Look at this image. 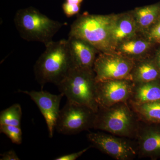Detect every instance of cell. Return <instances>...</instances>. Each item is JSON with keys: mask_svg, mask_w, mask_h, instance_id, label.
I'll return each instance as SVG.
<instances>
[{"mask_svg": "<svg viewBox=\"0 0 160 160\" xmlns=\"http://www.w3.org/2000/svg\"><path fill=\"white\" fill-rule=\"evenodd\" d=\"M96 112L87 107L67 100L60 110L55 129L64 135L77 134L93 128Z\"/></svg>", "mask_w": 160, "mask_h": 160, "instance_id": "cell-5", "label": "cell"}, {"mask_svg": "<svg viewBox=\"0 0 160 160\" xmlns=\"http://www.w3.org/2000/svg\"><path fill=\"white\" fill-rule=\"evenodd\" d=\"M96 85L93 69L72 67L57 86L67 100L87 106L97 113L99 105L97 100Z\"/></svg>", "mask_w": 160, "mask_h": 160, "instance_id": "cell-3", "label": "cell"}, {"mask_svg": "<svg viewBox=\"0 0 160 160\" xmlns=\"http://www.w3.org/2000/svg\"><path fill=\"white\" fill-rule=\"evenodd\" d=\"M157 44L139 33L117 46L115 52L134 62L152 54Z\"/></svg>", "mask_w": 160, "mask_h": 160, "instance_id": "cell-11", "label": "cell"}, {"mask_svg": "<svg viewBox=\"0 0 160 160\" xmlns=\"http://www.w3.org/2000/svg\"><path fill=\"white\" fill-rule=\"evenodd\" d=\"M34 66L35 78L42 88L51 83L57 86L73 67L67 40L52 41Z\"/></svg>", "mask_w": 160, "mask_h": 160, "instance_id": "cell-1", "label": "cell"}, {"mask_svg": "<svg viewBox=\"0 0 160 160\" xmlns=\"http://www.w3.org/2000/svg\"><path fill=\"white\" fill-rule=\"evenodd\" d=\"M139 33L146 36L160 19V2L131 10Z\"/></svg>", "mask_w": 160, "mask_h": 160, "instance_id": "cell-15", "label": "cell"}, {"mask_svg": "<svg viewBox=\"0 0 160 160\" xmlns=\"http://www.w3.org/2000/svg\"><path fill=\"white\" fill-rule=\"evenodd\" d=\"M90 147H87L86 149H83V150L78 152H73V153H70V154L64 155L58 157L54 159L55 160H75L77 159L80 157L82 155L84 154L86 152Z\"/></svg>", "mask_w": 160, "mask_h": 160, "instance_id": "cell-23", "label": "cell"}, {"mask_svg": "<svg viewBox=\"0 0 160 160\" xmlns=\"http://www.w3.org/2000/svg\"><path fill=\"white\" fill-rule=\"evenodd\" d=\"M1 160H19L20 159L18 156L15 152L13 150H10L6 152L1 154Z\"/></svg>", "mask_w": 160, "mask_h": 160, "instance_id": "cell-24", "label": "cell"}, {"mask_svg": "<svg viewBox=\"0 0 160 160\" xmlns=\"http://www.w3.org/2000/svg\"><path fill=\"white\" fill-rule=\"evenodd\" d=\"M115 16L87 12L78 16L70 26L69 36L85 40L100 52H115L111 33Z\"/></svg>", "mask_w": 160, "mask_h": 160, "instance_id": "cell-2", "label": "cell"}, {"mask_svg": "<svg viewBox=\"0 0 160 160\" xmlns=\"http://www.w3.org/2000/svg\"><path fill=\"white\" fill-rule=\"evenodd\" d=\"M22 109L20 104H13L0 113V125H11L21 127Z\"/></svg>", "mask_w": 160, "mask_h": 160, "instance_id": "cell-19", "label": "cell"}, {"mask_svg": "<svg viewBox=\"0 0 160 160\" xmlns=\"http://www.w3.org/2000/svg\"><path fill=\"white\" fill-rule=\"evenodd\" d=\"M87 138L94 147L116 159H130L136 154L129 144L113 136L99 132H90Z\"/></svg>", "mask_w": 160, "mask_h": 160, "instance_id": "cell-10", "label": "cell"}, {"mask_svg": "<svg viewBox=\"0 0 160 160\" xmlns=\"http://www.w3.org/2000/svg\"><path fill=\"white\" fill-rule=\"evenodd\" d=\"M0 132L8 137L12 143L20 145L22 142V132L21 127L11 125H0Z\"/></svg>", "mask_w": 160, "mask_h": 160, "instance_id": "cell-20", "label": "cell"}, {"mask_svg": "<svg viewBox=\"0 0 160 160\" xmlns=\"http://www.w3.org/2000/svg\"><path fill=\"white\" fill-rule=\"evenodd\" d=\"M138 33L137 26L131 11L116 14L111 33L114 51L119 44Z\"/></svg>", "mask_w": 160, "mask_h": 160, "instance_id": "cell-13", "label": "cell"}, {"mask_svg": "<svg viewBox=\"0 0 160 160\" xmlns=\"http://www.w3.org/2000/svg\"><path fill=\"white\" fill-rule=\"evenodd\" d=\"M152 54L157 64L160 69V44L157 45Z\"/></svg>", "mask_w": 160, "mask_h": 160, "instance_id": "cell-25", "label": "cell"}, {"mask_svg": "<svg viewBox=\"0 0 160 160\" xmlns=\"http://www.w3.org/2000/svg\"><path fill=\"white\" fill-rule=\"evenodd\" d=\"M81 5L72 4L65 2L63 3L62 8L66 16L70 18L79 13L81 9Z\"/></svg>", "mask_w": 160, "mask_h": 160, "instance_id": "cell-21", "label": "cell"}, {"mask_svg": "<svg viewBox=\"0 0 160 160\" xmlns=\"http://www.w3.org/2000/svg\"><path fill=\"white\" fill-rule=\"evenodd\" d=\"M134 64V61L115 52H99L93 66L96 82L113 80L132 81Z\"/></svg>", "mask_w": 160, "mask_h": 160, "instance_id": "cell-6", "label": "cell"}, {"mask_svg": "<svg viewBox=\"0 0 160 160\" xmlns=\"http://www.w3.org/2000/svg\"><path fill=\"white\" fill-rule=\"evenodd\" d=\"M132 84L131 81L128 80L97 82V100L99 107L108 108L125 102L131 94Z\"/></svg>", "mask_w": 160, "mask_h": 160, "instance_id": "cell-8", "label": "cell"}, {"mask_svg": "<svg viewBox=\"0 0 160 160\" xmlns=\"http://www.w3.org/2000/svg\"><path fill=\"white\" fill-rule=\"evenodd\" d=\"M29 95L36 104L42 113L48 128L49 137L52 138L53 132L60 113V105L64 95L52 94L46 91H28L18 90Z\"/></svg>", "mask_w": 160, "mask_h": 160, "instance_id": "cell-9", "label": "cell"}, {"mask_svg": "<svg viewBox=\"0 0 160 160\" xmlns=\"http://www.w3.org/2000/svg\"><path fill=\"white\" fill-rule=\"evenodd\" d=\"M131 76L132 82L137 84L160 80V69L153 54L135 62Z\"/></svg>", "mask_w": 160, "mask_h": 160, "instance_id": "cell-14", "label": "cell"}, {"mask_svg": "<svg viewBox=\"0 0 160 160\" xmlns=\"http://www.w3.org/2000/svg\"><path fill=\"white\" fill-rule=\"evenodd\" d=\"M135 100L136 104L160 101V80L138 84Z\"/></svg>", "mask_w": 160, "mask_h": 160, "instance_id": "cell-16", "label": "cell"}, {"mask_svg": "<svg viewBox=\"0 0 160 160\" xmlns=\"http://www.w3.org/2000/svg\"><path fill=\"white\" fill-rule=\"evenodd\" d=\"M146 36L153 42L160 44V19Z\"/></svg>", "mask_w": 160, "mask_h": 160, "instance_id": "cell-22", "label": "cell"}, {"mask_svg": "<svg viewBox=\"0 0 160 160\" xmlns=\"http://www.w3.org/2000/svg\"><path fill=\"white\" fill-rule=\"evenodd\" d=\"M67 41L73 67L93 69L99 52L88 42L76 37L69 36Z\"/></svg>", "mask_w": 160, "mask_h": 160, "instance_id": "cell-12", "label": "cell"}, {"mask_svg": "<svg viewBox=\"0 0 160 160\" xmlns=\"http://www.w3.org/2000/svg\"><path fill=\"white\" fill-rule=\"evenodd\" d=\"M83 0H66V2L72 4H76V5H81Z\"/></svg>", "mask_w": 160, "mask_h": 160, "instance_id": "cell-26", "label": "cell"}, {"mask_svg": "<svg viewBox=\"0 0 160 160\" xmlns=\"http://www.w3.org/2000/svg\"><path fill=\"white\" fill-rule=\"evenodd\" d=\"M102 111L99 108L93 128L116 135L127 136L133 128L132 115L125 102L118 103Z\"/></svg>", "mask_w": 160, "mask_h": 160, "instance_id": "cell-7", "label": "cell"}, {"mask_svg": "<svg viewBox=\"0 0 160 160\" xmlns=\"http://www.w3.org/2000/svg\"><path fill=\"white\" fill-rule=\"evenodd\" d=\"M141 149L143 154L149 156L160 155V130L150 129L141 140Z\"/></svg>", "mask_w": 160, "mask_h": 160, "instance_id": "cell-17", "label": "cell"}, {"mask_svg": "<svg viewBox=\"0 0 160 160\" xmlns=\"http://www.w3.org/2000/svg\"><path fill=\"white\" fill-rule=\"evenodd\" d=\"M138 112L151 122L160 123V101L136 104Z\"/></svg>", "mask_w": 160, "mask_h": 160, "instance_id": "cell-18", "label": "cell"}, {"mask_svg": "<svg viewBox=\"0 0 160 160\" xmlns=\"http://www.w3.org/2000/svg\"><path fill=\"white\" fill-rule=\"evenodd\" d=\"M14 21L23 39L45 45L52 41L54 35L63 26V23L51 19L32 7L18 10Z\"/></svg>", "mask_w": 160, "mask_h": 160, "instance_id": "cell-4", "label": "cell"}]
</instances>
